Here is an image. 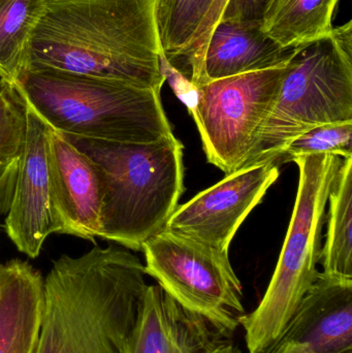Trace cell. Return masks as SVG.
Returning a JSON list of instances; mask_svg holds the SVG:
<instances>
[{
  "label": "cell",
  "mask_w": 352,
  "mask_h": 353,
  "mask_svg": "<svg viewBox=\"0 0 352 353\" xmlns=\"http://www.w3.org/2000/svg\"><path fill=\"white\" fill-rule=\"evenodd\" d=\"M158 0H45L24 70H57L161 91Z\"/></svg>",
  "instance_id": "obj_1"
},
{
  "label": "cell",
  "mask_w": 352,
  "mask_h": 353,
  "mask_svg": "<svg viewBox=\"0 0 352 353\" xmlns=\"http://www.w3.org/2000/svg\"><path fill=\"white\" fill-rule=\"evenodd\" d=\"M138 256L117 247L62 255L45 278L35 353H124L148 284Z\"/></svg>",
  "instance_id": "obj_2"
},
{
  "label": "cell",
  "mask_w": 352,
  "mask_h": 353,
  "mask_svg": "<svg viewBox=\"0 0 352 353\" xmlns=\"http://www.w3.org/2000/svg\"><path fill=\"white\" fill-rule=\"evenodd\" d=\"M12 90L63 136L151 143L174 136L161 91L57 70H23Z\"/></svg>",
  "instance_id": "obj_3"
},
{
  "label": "cell",
  "mask_w": 352,
  "mask_h": 353,
  "mask_svg": "<svg viewBox=\"0 0 352 353\" xmlns=\"http://www.w3.org/2000/svg\"><path fill=\"white\" fill-rule=\"evenodd\" d=\"M63 137L101 172L99 238L142 250L146 241L165 230L185 191L182 143L175 136L151 143Z\"/></svg>",
  "instance_id": "obj_4"
},
{
  "label": "cell",
  "mask_w": 352,
  "mask_h": 353,
  "mask_svg": "<svg viewBox=\"0 0 352 353\" xmlns=\"http://www.w3.org/2000/svg\"><path fill=\"white\" fill-rule=\"evenodd\" d=\"M342 161L331 154L291 159L299 168V186L284 244L260 304L240 319L248 353H265L280 339L320 276L326 208Z\"/></svg>",
  "instance_id": "obj_5"
},
{
  "label": "cell",
  "mask_w": 352,
  "mask_h": 353,
  "mask_svg": "<svg viewBox=\"0 0 352 353\" xmlns=\"http://www.w3.org/2000/svg\"><path fill=\"white\" fill-rule=\"evenodd\" d=\"M345 121H352L351 21L295 48L274 109L243 168L280 163L284 149L304 132Z\"/></svg>",
  "instance_id": "obj_6"
},
{
  "label": "cell",
  "mask_w": 352,
  "mask_h": 353,
  "mask_svg": "<svg viewBox=\"0 0 352 353\" xmlns=\"http://www.w3.org/2000/svg\"><path fill=\"white\" fill-rule=\"evenodd\" d=\"M142 251L146 275L186 310L233 339L245 308L229 252L165 230L146 241Z\"/></svg>",
  "instance_id": "obj_7"
},
{
  "label": "cell",
  "mask_w": 352,
  "mask_h": 353,
  "mask_svg": "<svg viewBox=\"0 0 352 353\" xmlns=\"http://www.w3.org/2000/svg\"><path fill=\"white\" fill-rule=\"evenodd\" d=\"M284 66L212 81L198 87L190 115L208 163L229 175L242 169L278 99Z\"/></svg>",
  "instance_id": "obj_8"
},
{
  "label": "cell",
  "mask_w": 352,
  "mask_h": 353,
  "mask_svg": "<svg viewBox=\"0 0 352 353\" xmlns=\"http://www.w3.org/2000/svg\"><path fill=\"white\" fill-rule=\"evenodd\" d=\"M280 175L278 161L242 168L178 205L165 230L222 252Z\"/></svg>",
  "instance_id": "obj_9"
},
{
  "label": "cell",
  "mask_w": 352,
  "mask_h": 353,
  "mask_svg": "<svg viewBox=\"0 0 352 353\" xmlns=\"http://www.w3.org/2000/svg\"><path fill=\"white\" fill-rule=\"evenodd\" d=\"M24 107L26 136L6 213V232L20 252L37 259L45 239L50 234H64V226L54 203L48 167L50 128L32 110Z\"/></svg>",
  "instance_id": "obj_10"
},
{
  "label": "cell",
  "mask_w": 352,
  "mask_h": 353,
  "mask_svg": "<svg viewBox=\"0 0 352 353\" xmlns=\"http://www.w3.org/2000/svg\"><path fill=\"white\" fill-rule=\"evenodd\" d=\"M265 353H352V279L320 272L280 339Z\"/></svg>",
  "instance_id": "obj_11"
},
{
  "label": "cell",
  "mask_w": 352,
  "mask_h": 353,
  "mask_svg": "<svg viewBox=\"0 0 352 353\" xmlns=\"http://www.w3.org/2000/svg\"><path fill=\"white\" fill-rule=\"evenodd\" d=\"M124 353H243L231 338L148 285Z\"/></svg>",
  "instance_id": "obj_12"
},
{
  "label": "cell",
  "mask_w": 352,
  "mask_h": 353,
  "mask_svg": "<svg viewBox=\"0 0 352 353\" xmlns=\"http://www.w3.org/2000/svg\"><path fill=\"white\" fill-rule=\"evenodd\" d=\"M48 167L64 234L94 241L101 232L103 182L99 167L50 128Z\"/></svg>",
  "instance_id": "obj_13"
},
{
  "label": "cell",
  "mask_w": 352,
  "mask_h": 353,
  "mask_svg": "<svg viewBox=\"0 0 352 353\" xmlns=\"http://www.w3.org/2000/svg\"><path fill=\"white\" fill-rule=\"evenodd\" d=\"M295 49H284L260 24L219 20L192 61L196 87L220 79L284 66Z\"/></svg>",
  "instance_id": "obj_14"
},
{
  "label": "cell",
  "mask_w": 352,
  "mask_h": 353,
  "mask_svg": "<svg viewBox=\"0 0 352 353\" xmlns=\"http://www.w3.org/2000/svg\"><path fill=\"white\" fill-rule=\"evenodd\" d=\"M45 301L39 270L20 259L0 263V353H35Z\"/></svg>",
  "instance_id": "obj_15"
},
{
  "label": "cell",
  "mask_w": 352,
  "mask_h": 353,
  "mask_svg": "<svg viewBox=\"0 0 352 353\" xmlns=\"http://www.w3.org/2000/svg\"><path fill=\"white\" fill-rule=\"evenodd\" d=\"M339 0H268L260 26L284 49H295L332 32Z\"/></svg>",
  "instance_id": "obj_16"
},
{
  "label": "cell",
  "mask_w": 352,
  "mask_h": 353,
  "mask_svg": "<svg viewBox=\"0 0 352 353\" xmlns=\"http://www.w3.org/2000/svg\"><path fill=\"white\" fill-rule=\"evenodd\" d=\"M215 1L158 0L157 23L161 48L169 63L187 78L190 59Z\"/></svg>",
  "instance_id": "obj_17"
},
{
  "label": "cell",
  "mask_w": 352,
  "mask_h": 353,
  "mask_svg": "<svg viewBox=\"0 0 352 353\" xmlns=\"http://www.w3.org/2000/svg\"><path fill=\"white\" fill-rule=\"evenodd\" d=\"M328 203V230L320 254L322 273L352 279V157L343 159Z\"/></svg>",
  "instance_id": "obj_18"
},
{
  "label": "cell",
  "mask_w": 352,
  "mask_h": 353,
  "mask_svg": "<svg viewBox=\"0 0 352 353\" xmlns=\"http://www.w3.org/2000/svg\"><path fill=\"white\" fill-rule=\"evenodd\" d=\"M45 0H3L0 3V78L12 86L25 68L33 31Z\"/></svg>",
  "instance_id": "obj_19"
},
{
  "label": "cell",
  "mask_w": 352,
  "mask_h": 353,
  "mask_svg": "<svg viewBox=\"0 0 352 353\" xmlns=\"http://www.w3.org/2000/svg\"><path fill=\"white\" fill-rule=\"evenodd\" d=\"M311 154L352 157V121L324 124L304 132L284 149L280 161Z\"/></svg>",
  "instance_id": "obj_20"
},
{
  "label": "cell",
  "mask_w": 352,
  "mask_h": 353,
  "mask_svg": "<svg viewBox=\"0 0 352 353\" xmlns=\"http://www.w3.org/2000/svg\"><path fill=\"white\" fill-rule=\"evenodd\" d=\"M25 107L12 87L0 86V167L16 161L26 136Z\"/></svg>",
  "instance_id": "obj_21"
},
{
  "label": "cell",
  "mask_w": 352,
  "mask_h": 353,
  "mask_svg": "<svg viewBox=\"0 0 352 353\" xmlns=\"http://www.w3.org/2000/svg\"><path fill=\"white\" fill-rule=\"evenodd\" d=\"M159 66L161 74L169 83L176 97L185 105L189 114H191L198 103V87L169 63L163 52L159 56Z\"/></svg>",
  "instance_id": "obj_22"
},
{
  "label": "cell",
  "mask_w": 352,
  "mask_h": 353,
  "mask_svg": "<svg viewBox=\"0 0 352 353\" xmlns=\"http://www.w3.org/2000/svg\"><path fill=\"white\" fill-rule=\"evenodd\" d=\"M267 1L268 0H227L219 20L260 24Z\"/></svg>",
  "instance_id": "obj_23"
},
{
  "label": "cell",
  "mask_w": 352,
  "mask_h": 353,
  "mask_svg": "<svg viewBox=\"0 0 352 353\" xmlns=\"http://www.w3.org/2000/svg\"><path fill=\"white\" fill-rule=\"evenodd\" d=\"M18 159L0 167V216L8 213L18 172Z\"/></svg>",
  "instance_id": "obj_24"
},
{
  "label": "cell",
  "mask_w": 352,
  "mask_h": 353,
  "mask_svg": "<svg viewBox=\"0 0 352 353\" xmlns=\"http://www.w3.org/2000/svg\"><path fill=\"white\" fill-rule=\"evenodd\" d=\"M227 0H216L214 6L211 8L210 14H209L208 18H207L206 22H205L204 26L202 28V32H200V39H198V43H196V49H194V54H192L191 59H190V63L194 61L196 56L198 55V52L202 49L204 46L205 41H206L207 37H208L209 33L212 30L213 27L216 25L220 19L221 14H222L223 10H225V4H227Z\"/></svg>",
  "instance_id": "obj_25"
},
{
  "label": "cell",
  "mask_w": 352,
  "mask_h": 353,
  "mask_svg": "<svg viewBox=\"0 0 352 353\" xmlns=\"http://www.w3.org/2000/svg\"><path fill=\"white\" fill-rule=\"evenodd\" d=\"M1 84H2V80H1V78H0V86H1Z\"/></svg>",
  "instance_id": "obj_26"
},
{
  "label": "cell",
  "mask_w": 352,
  "mask_h": 353,
  "mask_svg": "<svg viewBox=\"0 0 352 353\" xmlns=\"http://www.w3.org/2000/svg\"><path fill=\"white\" fill-rule=\"evenodd\" d=\"M2 1H3V0H0V3H1Z\"/></svg>",
  "instance_id": "obj_27"
}]
</instances>
